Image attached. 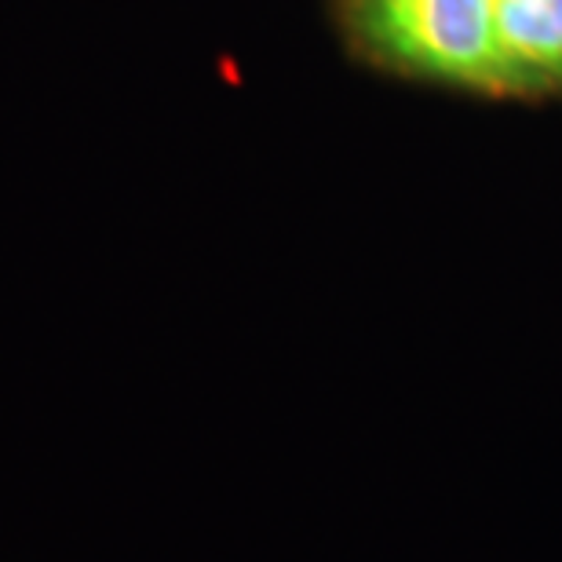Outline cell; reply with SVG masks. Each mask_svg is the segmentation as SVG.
Instances as JSON below:
<instances>
[{"instance_id": "obj_1", "label": "cell", "mask_w": 562, "mask_h": 562, "mask_svg": "<svg viewBox=\"0 0 562 562\" xmlns=\"http://www.w3.org/2000/svg\"><path fill=\"white\" fill-rule=\"evenodd\" d=\"M336 22L384 70L504 95L493 0H336Z\"/></svg>"}, {"instance_id": "obj_2", "label": "cell", "mask_w": 562, "mask_h": 562, "mask_svg": "<svg viewBox=\"0 0 562 562\" xmlns=\"http://www.w3.org/2000/svg\"><path fill=\"white\" fill-rule=\"evenodd\" d=\"M504 95H562V0H493Z\"/></svg>"}]
</instances>
